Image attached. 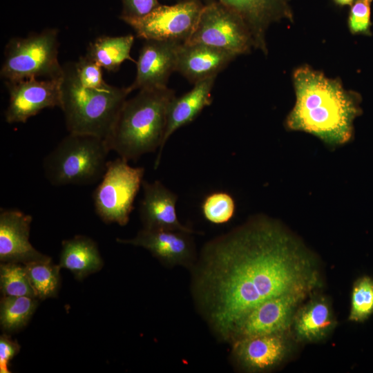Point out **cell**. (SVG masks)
Listing matches in <instances>:
<instances>
[{
	"label": "cell",
	"mask_w": 373,
	"mask_h": 373,
	"mask_svg": "<svg viewBox=\"0 0 373 373\" xmlns=\"http://www.w3.org/2000/svg\"><path fill=\"white\" fill-rule=\"evenodd\" d=\"M193 266L197 308L225 342L240 320L262 302L291 292L309 294L321 282L312 256L264 218L208 242Z\"/></svg>",
	"instance_id": "cell-1"
},
{
	"label": "cell",
	"mask_w": 373,
	"mask_h": 373,
	"mask_svg": "<svg viewBox=\"0 0 373 373\" xmlns=\"http://www.w3.org/2000/svg\"><path fill=\"white\" fill-rule=\"evenodd\" d=\"M293 79L296 101L287 126L332 145L348 142L358 110L340 82L308 67L298 68Z\"/></svg>",
	"instance_id": "cell-2"
},
{
	"label": "cell",
	"mask_w": 373,
	"mask_h": 373,
	"mask_svg": "<svg viewBox=\"0 0 373 373\" xmlns=\"http://www.w3.org/2000/svg\"><path fill=\"white\" fill-rule=\"evenodd\" d=\"M175 91L168 87L143 88L127 99L105 140L109 149L127 161L158 149L154 168L160 164L167 114Z\"/></svg>",
	"instance_id": "cell-3"
},
{
	"label": "cell",
	"mask_w": 373,
	"mask_h": 373,
	"mask_svg": "<svg viewBox=\"0 0 373 373\" xmlns=\"http://www.w3.org/2000/svg\"><path fill=\"white\" fill-rule=\"evenodd\" d=\"M129 94L127 87L109 84L99 88L84 87L77 77L74 63L63 66L60 108L69 133L106 140Z\"/></svg>",
	"instance_id": "cell-4"
},
{
	"label": "cell",
	"mask_w": 373,
	"mask_h": 373,
	"mask_svg": "<svg viewBox=\"0 0 373 373\" xmlns=\"http://www.w3.org/2000/svg\"><path fill=\"white\" fill-rule=\"evenodd\" d=\"M110 151L102 138L69 133L44 158L45 177L53 186L94 184L106 171Z\"/></svg>",
	"instance_id": "cell-5"
},
{
	"label": "cell",
	"mask_w": 373,
	"mask_h": 373,
	"mask_svg": "<svg viewBox=\"0 0 373 373\" xmlns=\"http://www.w3.org/2000/svg\"><path fill=\"white\" fill-rule=\"evenodd\" d=\"M58 30L55 28L12 38L5 48L1 77L5 82L60 78L63 66L58 59Z\"/></svg>",
	"instance_id": "cell-6"
},
{
	"label": "cell",
	"mask_w": 373,
	"mask_h": 373,
	"mask_svg": "<svg viewBox=\"0 0 373 373\" xmlns=\"http://www.w3.org/2000/svg\"><path fill=\"white\" fill-rule=\"evenodd\" d=\"M144 174L143 167L131 166L120 157L108 161L93 195L95 211L104 222L121 226L128 223Z\"/></svg>",
	"instance_id": "cell-7"
},
{
	"label": "cell",
	"mask_w": 373,
	"mask_h": 373,
	"mask_svg": "<svg viewBox=\"0 0 373 373\" xmlns=\"http://www.w3.org/2000/svg\"><path fill=\"white\" fill-rule=\"evenodd\" d=\"M184 43L204 44L236 55L247 52L254 45L245 21L218 1L203 6L193 32Z\"/></svg>",
	"instance_id": "cell-8"
},
{
	"label": "cell",
	"mask_w": 373,
	"mask_h": 373,
	"mask_svg": "<svg viewBox=\"0 0 373 373\" xmlns=\"http://www.w3.org/2000/svg\"><path fill=\"white\" fill-rule=\"evenodd\" d=\"M203 5L199 0H183L175 5H159L146 15L122 19L145 40L185 42L193 32Z\"/></svg>",
	"instance_id": "cell-9"
},
{
	"label": "cell",
	"mask_w": 373,
	"mask_h": 373,
	"mask_svg": "<svg viewBox=\"0 0 373 373\" xmlns=\"http://www.w3.org/2000/svg\"><path fill=\"white\" fill-rule=\"evenodd\" d=\"M308 295L304 291L291 292L262 302L236 325L229 342L249 336L285 334L292 324L298 304Z\"/></svg>",
	"instance_id": "cell-10"
},
{
	"label": "cell",
	"mask_w": 373,
	"mask_h": 373,
	"mask_svg": "<svg viewBox=\"0 0 373 373\" xmlns=\"http://www.w3.org/2000/svg\"><path fill=\"white\" fill-rule=\"evenodd\" d=\"M61 78H30L6 82L9 93L8 123H25L47 108L61 106Z\"/></svg>",
	"instance_id": "cell-11"
},
{
	"label": "cell",
	"mask_w": 373,
	"mask_h": 373,
	"mask_svg": "<svg viewBox=\"0 0 373 373\" xmlns=\"http://www.w3.org/2000/svg\"><path fill=\"white\" fill-rule=\"evenodd\" d=\"M191 234L179 230L143 228L131 239L117 238L122 244L143 247L169 266L192 267L195 259Z\"/></svg>",
	"instance_id": "cell-12"
},
{
	"label": "cell",
	"mask_w": 373,
	"mask_h": 373,
	"mask_svg": "<svg viewBox=\"0 0 373 373\" xmlns=\"http://www.w3.org/2000/svg\"><path fill=\"white\" fill-rule=\"evenodd\" d=\"M146 41L136 62L135 78L127 87L130 93L135 90L167 87L170 75L176 71L177 52L181 42Z\"/></svg>",
	"instance_id": "cell-13"
},
{
	"label": "cell",
	"mask_w": 373,
	"mask_h": 373,
	"mask_svg": "<svg viewBox=\"0 0 373 373\" xmlns=\"http://www.w3.org/2000/svg\"><path fill=\"white\" fill-rule=\"evenodd\" d=\"M32 216L17 209L0 212V260L26 265L51 258L38 251L30 242Z\"/></svg>",
	"instance_id": "cell-14"
},
{
	"label": "cell",
	"mask_w": 373,
	"mask_h": 373,
	"mask_svg": "<svg viewBox=\"0 0 373 373\" xmlns=\"http://www.w3.org/2000/svg\"><path fill=\"white\" fill-rule=\"evenodd\" d=\"M236 361L249 372H265L281 363L289 346L285 334L254 335L231 342Z\"/></svg>",
	"instance_id": "cell-15"
},
{
	"label": "cell",
	"mask_w": 373,
	"mask_h": 373,
	"mask_svg": "<svg viewBox=\"0 0 373 373\" xmlns=\"http://www.w3.org/2000/svg\"><path fill=\"white\" fill-rule=\"evenodd\" d=\"M142 186L144 195L140 213L144 228L199 233L180 222L175 208L178 195L175 193L158 180L153 182L143 180Z\"/></svg>",
	"instance_id": "cell-16"
},
{
	"label": "cell",
	"mask_w": 373,
	"mask_h": 373,
	"mask_svg": "<svg viewBox=\"0 0 373 373\" xmlns=\"http://www.w3.org/2000/svg\"><path fill=\"white\" fill-rule=\"evenodd\" d=\"M235 57L230 52L210 46L182 43L177 52L176 71L195 84L217 76Z\"/></svg>",
	"instance_id": "cell-17"
},
{
	"label": "cell",
	"mask_w": 373,
	"mask_h": 373,
	"mask_svg": "<svg viewBox=\"0 0 373 373\" xmlns=\"http://www.w3.org/2000/svg\"><path fill=\"white\" fill-rule=\"evenodd\" d=\"M245 21L254 45L266 51L265 32L272 21L291 16L287 0H218Z\"/></svg>",
	"instance_id": "cell-18"
},
{
	"label": "cell",
	"mask_w": 373,
	"mask_h": 373,
	"mask_svg": "<svg viewBox=\"0 0 373 373\" xmlns=\"http://www.w3.org/2000/svg\"><path fill=\"white\" fill-rule=\"evenodd\" d=\"M216 77L213 76L196 82L191 90L180 97L175 96L171 102L163 149L175 131L193 121L204 107L212 103L211 90Z\"/></svg>",
	"instance_id": "cell-19"
},
{
	"label": "cell",
	"mask_w": 373,
	"mask_h": 373,
	"mask_svg": "<svg viewBox=\"0 0 373 373\" xmlns=\"http://www.w3.org/2000/svg\"><path fill=\"white\" fill-rule=\"evenodd\" d=\"M292 322L296 338L306 342L324 338L335 325L330 305L325 298L320 297L312 299L299 309Z\"/></svg>",
	"instance_id": "cell-20"
},
{
	"label": "cell",
	"mask_w": 373,
	"mask_h": 373,
	"mask_svg": "<svg viewBox=\"0 0 373 373\" xmlns=\"http://www.w3.org/2000/svg\"><path fill=\"white\" fill-rule=\"evenodd\" d=\"M102 265L97 247L92 239L76 236L62 242L59 265L70 270L76 278L82 279L97 271Z\"/></svg>",
	"instance_id": "cell-21"
},
{
	"label": "cell",
	"mask_w": 373,
	"mask_h": 373,
	"mask_svg": "<svg viewBox=\"0 0 373 373\" xmlns=\"http://www.w3.org/2000/svg\"><path fill=\"white\" fill-rule=\"evenodd\" d=\"M133 42L134 37L132 35L101 36L89 44L86 55L102 68L115 71L124 61H133L131 50Z\"/></svg>",
	"instance_id": "cell-22"
},
{
	"label": "cell",
	"mask_w": 373,
	"mask_h": 373,
	"mask_svg": "<svg viewBox=\"0 0 373 373\" xmlns=\"http://www.w3.org/2000/svg\"><path fill=\"white\" fill-rule=\"evenodd\" d=\"M37 298L3 296L1 300L0 323L8 332L17 331L25 326L35 311Z\"/></svg>",
	"instance_id": "cell-23"
},
{
	"label": "cell",
	"mask_w": 373,
	"mask_h": 373,
	"mask_svg": "<svg viewBox=\"0 0 373 373\" xmlns=\"http://www.w3.org/2000/svg\"><path fill=\"white\" fill-rule=\"evenodd\" d=\"M24 267L37 298L45 299L56 296L59 283L60 265L52 264L50 259L31 262Z\"/></svg>",
	"instance_id": "cell-24"
},
{
	"label": "cell",
	"mask_w": 373,
	"mask_h": 373,
	"mask_svg": "<svg viewBox=\"0 0 373 373\" xmlns=\"http://www.w3.org/2000/svg\"><path fill=\"white\" fill-rule=\"evenodd\" d=\"M0 285L3 296L36 298L25 267L21 263L3 262L0 266Z\"/></svg>",
	"instance_id": "cell-25"
},
{
	"label": "cell",
	"mask_w": 373,
	"mask_h": 373,
	"mask_svg": "<svg viewBox=\"0 0 373 373\" xmlns=\"http://www.w3.org/2000/svg\"><path fill=\"white\" fill-rule=\"evenodd\" d=\"M372 314L373 278L363 276L354 283L348 319L353 322H363Z\"/></svg>",
	"instance_id": "cell-26"
},
{
	"label": "cell",
	"mask_w": 373,
	"mask_h": 373,
	"mask_svg": "<svg viewBox=\"0 0 373 373\" xmlns=\"http://www.w3.org/2000/svg\"><path fill=\"white\" fill-rule=\"evenodd\" d=\"M235 201L224 191H216L208 195L202 204V212L209 222L219 224L229 222L234 215Z\"/></svg>",
	"instance_id": "cell-27"
},
{
	"label": "cell",
	"mask_w": 373,
	"mask_h": 373,
	"mask_svg": "<svg viewBox=\"0 0 373 373\" xmlns=\"http://www.w3.org/2000/svg\"><path fill=\"white\" fill-rule=\"evenodd\" d=\"M77 77L84 87L99 88L106 86L102 67L86 55L74 63Z\"/></svg>",
	"instance_id": "cell-28"
},
{
	"label": "cell",
	"mask_w": 373,
	"mask_h": 373,
	"mask_svg": "<svg viewBox=\"0 0 373 373\" xmlns=\"http://www.w3.org/2000/svg\"><path fill=\"white\" fill-rule=\"evenodd\" d=\"M348 23L352 33L368 32L370 26V2L367 0H356L351 7Z\"/></svg>",
	"instance_id": "cell-29"
},
{
	"label": "cell",
	"mask_w": 373,
	"mask_h": 373,
	"mask_svg": "<svg viewBox=\"0 0 373 373\" xmlns=\"http://www.w3.org/2000/svg\"><path fill=\"white\" fill-rule=\"evenodd\" d=\"M160 5L157 0H122L121 19L142 17Z\"/></svg>",
	"instance_id": "cell-30"
},
{
	"label": "cell",
	"mask_w": 373,
	"mask_h": 373,
	"mask_svg": "<svg viewBox=\"0 0 373 373\" xmlns=\"http://www.w3.org/2000/svg\"><path fill=\"white\" fill-rule=\"evenodd\" d=\"M20 346L6 334L0 336V372L9 373L10 361L19 352Z\"/></svg>",
	"instance_id": "cell-31"
},
{
	"label": "cell",
	"mask_w": 373,
	"mask_h": 373,
	"mask_svg": "<svg viewBox=\"0 0 373 373\" xmlns=\"http://www.w3.org/2000/svg\"><path fill=\"white\" fill-rule=\"evenodd\" d=\"M353 1L354 0H334L336 3L342 6L350 5L352 3Z\"/></svg>",
	"instance_id": "cell-32"
},
{
	"label": "cell",
	"mask_w": 373,
	"mask_h": 373,
	"mask_svg": "<svg viewBox=\"0 0 373 373\" xmlns=\"http://www.w3.org/2000/svg\"><path fill=\"white\" fill-rule=\"evenodd\" d=\"M367 1H369L370 2L372 0H367Z\"/></svg>",
	"instance_id": "cell-33"
}]
</instances>
